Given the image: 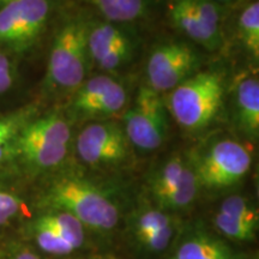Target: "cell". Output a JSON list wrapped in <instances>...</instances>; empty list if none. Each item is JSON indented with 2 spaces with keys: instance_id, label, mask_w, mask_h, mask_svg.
<instances>
[{
  "instance_id": "cell-1",
  "label": "cell",
  "mask_w": 259,
  "mask_h": 259,
  "mask_svg": "<svg viewBox=\"0 0 259 259\" xmlns=\"http://www.w3.org/2000/svg\"><path fill=\"white\" fill-rule=\"evenodd\" d=\"M47 202L58 211L76 218L87 228L111 232L119 221V211L101 189L78 178L56 181L47 194Z\"/></svg>"
},
{
  "instance_id": "cell-2",
  "label": "cell",
  "mask_w": 259,
  "mask_h": 259,
  "mask_svg": "<svg viewBox=\"0 0 259 259\" xmlns=\"http://www.w3.org/2000/svg\"><path fill=\"white\" fill-rule=\"evenodd\" d=\"M222 97V77L213 71H203L171 90L166 106L181 127L199 131L213 120L221 108Z\"/></svg>"
},
{
  "instance_id": "cell-3",
  "label": "cell",
  "mask_w": 259,
  "mask_h": 259,
  "mask_svg": "<svg viewBox=\"0 0 259 259\" xmlns=\"http://www.w3.org/2000/svg\"><path fill=\"white\" fill-rule=\"evenodd\" d=\"M89 25L73 19L60 29L52 47L47 83L60 92L71 93L83 84L88 66Z\"/></svg>"
},
{
  "instance_id": "cell-4",
  "label": "cell",
  "mask_w": 259,
  "mask_h": 259,
  "mask_svg": "<svg viewBox=\"0 0 259 259\" xmlns=\"http://www.w3.org/2000/svg\"><path fill=\"white\" fill-rule=\"evenodd\" d=\"M71 137L70 126L60 114L31 120L16 138L14 149L28 164L47 169L65 160Z\"/></svg>"
},
{
  "instance_id": "cell-5",
  "label": "cell",
  "mask_w": 259,
  "mask_h": 259,
  "mask_svg": "<svg viewBox=\"0 0 259 259\" xmlns=\"http://www.w3.org/2000/svg\"><path fill=\"white\" fill-rule=\"evenodd\" d=\"M125 135L131 143L144 151H153L166 141L168 108L160 93L142 87L136 101L125 114Z\"/></svg>"
},
{
  "instance_id": "cell-6",
  "label": "cell",
  "mask_w": 259,
  "mask_h": 259,
  "mask_svg": "<svg viewBox=\"0 0 259 259\" xmlns=\"http://www.w3.org/2000/svg\"><path fill=\"white\" fill-rule=\"evenodd\" d=\"M250 151L238 142H218L193 163L199 185L209 189H225L239 183L251 168Z\"/></svg>"
},
{
  "instance_id": "cell-7",
  "label": "cell",
  "mask_w": 259,
  "mask_h": 259,
  "mask_svg": "<svg viewBox=\"0 0 259 259\" xmlns=\"http://www.w3.org/2000/svg\"><path fill=\"white\" fill-rule=\"evenodd\" d=\"M50 0H14L0 8V44L25 50L34 44L50 16Z\"/></svg>"
},
{
  "instance_id": "cell-8",
  "label": "cell",
  "mask_w": 259,
  "mask_h": 259,
  "mask_svg": "<svg viewBox=\"0 0 259 259\" xmlns=\"http://www.w3.org/2000/svg\"><path fill=\"white\" fill-rule=\"evenodd\" d=\"M198 61V56L193 48L184 42L160 45L148 60L149 87L157 93L173 90L192 76Z\"/></svg>"
},
{
  "instance_id": "cell-9",
  "label": "cell",
  "mask_w": 259,
  "mask_h": 259,
  "mask_svg": "<svg viewBox=\"0 0 259 259\" xmlns=\"http://www.w3.org/2000/svg\"><path fill=\"white\" fill-rule=\"evenodd\" d=\"M168 11L173 24L196 44L209 51H216L221 46V21L208 2L169 0Z\"/></svg>"
},
{
  "instance_id": "cell-10",
  "label": "cell",
  "mask_w": 259,
  "mask_h": 259,
  "mask_svg": "<svg viewBox=\"0 0 259 259\" xmlns=\"http://www.w3.org/2000/svg\"><path fill=\"white\" fill-rule=\"evenodd\" d=\"M77 153L90 166L119 163L127 155V137L113 122L90 124L77 138Z\"/></svg>"
},
{
  "instance_id": "cell-11",
  "label": "cell",
  "mask_w": 259,
  "mask_h": 259,
  "mask_svg": "<svg viewBox=\"0 0 259 259\" xmlns=\"http://www.w3.org/2000/svg\"><path fill=\"white\" fill-rule=\"evenodd\" d=\"M126 100V90L118 80L97 76L87 80L77 90L73 111L84 118H108L124 108Z\"/></svg>"
},
{
  "instance_id": "cell-12",
  "label": "cell",
  "mask_w": 259,
  "mask_h": 259,
  "mask_svg": "<svg viewBox=\"0 0 259 259\" xmlns=\"http://www.w3.org/2000/svg\"><path fill=\"white\" fill-rule=\"evenodd\" d=\"M132 234L143 250L149 253H161L178 238L177 223L164 210L145 209L136 213Z\"/></svg>"
},
{
  "instance_id": "cell-13",
  "label": "cell",
  "mask_w": 259,
  "mask_h": 259,
  "mask_svg": "<svg viewBox=\"0 0 259 259\" xmlns=\"http://www.w3.org/2000/svg\"><path fill=\"white\" fill-rule=\"evenodd\" d=\"M170 259H234V255L221 239L196 228L181 236Z\"/></svg>"
},
{
  "instance_id": "cell-14",
  "label": "cell",
  "mask_w": 259,
  "mask_h": 259,
  "mask_svg": "<svg viewBox=\"0 0 259 259\" xmlns=\"http://www.w3.org/2000/svg\"><path fill=\"white\" fill-rule=\"evenodd\" d=\"M236 116L242 131L255 139L259 134V83L257 78H245L236 89Z\"/></svg>"
},
{
  "instance_id": "cell-15",
  "label": "cell",
  "mask_w": 259,
  "mask_h": 259,
  "mask_svg": "<svg viewBox=\"0 0 259 259\" xmlns=\"http://www.w3.org/2000/svg\"><path fill=\"white\" fill-rule=\"evenodd\" d=\"M127 46H132V44L126 32L111 22L89 27L88 53L97 66H100L113 51Z\"/></svg>"
},
{
  "instance_id": "cell-16",
  "label": "cell",
  "mask_w": 259,
  "mask_h": 259,
  "mask_svg": "<svg viewBox=\"0 0 259 259\" xmlns=\"http://www.w3.org/2000/svg\"><path fill=\"white\" fill-rule=\"evenodd\" d=\"M192 167L193 163L187 162L180 155H176L164 162L150 180V190L155 200H158L173 190Z\"/></svg>"
},
{
  "instance_id": "cell-17",
  "label": "cell",
  "mask_w": 259,
  "mask_h": 259,
  "mask_svg": "<svg viewBox=\"0 0 259 259\" xmlns=\"http://www.w3.org/2000/svg\"><path fill=\"white\" fill-rule=\"evenodd\" d=\"M40 220L61 236L74 251L82 247L85 240V227L76 218L65 211H57L41 216Z\"/></svg>"
},
{
  "instance_id": "cell-18",
  "label": "cell",
  "mask_w": 259,
  "mask_h": 259,
  "mask_svg": "<svg viewBox=\"0 0 259 259\" xmlns=\"http://www.w3.org/2000/svg\"><path fill=\"white\" fill-rule=\"evenodd\" d=\"M35 114L34 107L29 106L9 114L0 115V161L14 149L16 138Z\"/></svg>"
},
{
  "instance_id": "cell-19",
  "label": "cell",
  "mask_w": 259,
  "mask_h": 259,
  "mask_svg": "<svg viewBox=\"0 0 259 259\" xmlns=\"http://www.w3.org/2000/svg\"><path fill=\"white\" fill-rule=\"evenodd\" d=\"M109 22H132L147 10V0H90Z\"/></svg>"
},
{
  "instance_id": "cell-20",
  "label": "cell",
  "mask_w": 259,
  "mask_h": 259,
  "mask_svg": "<svg viewBox=\"0 0 259 259\" xmlns=\"http://www.w3.org/2000/svg\"><path fill=\"white\" fill-rule=\"evenodd\" d=\"M239 35L252 58H259V3L251 2L239 16Z\"/></svg>"
},
{
  "instance_id": "cell-21",
  "label": "cell",
  "mask_w": 259,
  "mask_h": 259,
  "mask_svg": "<svg viewBox=\"0 0 259 259\" xmlns=\"http://www.w3.org/2000/svg\"><path fill=\"white\" fill-rule=\"evenodd\" d=\"M213 225L223 236L236 241L254 240L258 229V227L248 225L221 211H218L213 216Z\"/></svg>"
},
{
  "instance_id": "cell-22",
  "label": "cell",
  "mask_w": 259,
  "mask_h": 259,
  "mask_svg": "<svg viewBox=\"0 0 259 259\" xmlns=\"http://www.w3.org/2000/svg\"><path fill=\"white\" fill-rule=\"evenodd\" d=\"M34 234L38 247L47 253L65 255L74 251L61 236L58 235L51 227L42 222L40 219L34 225Z\"/></svg>"
},
{
  "instance_id": "cell-23",
  "label": "cell",
  "mask_w": 259,
  "mask_h": 259,
  "mask_svg": "<svg viewBox=\"0 0 259 259\" xmlns=\"http://www.w3.org/2000/svg\"><path fill=\"white\" fill-rule=\"evenodd\" d=\"M219 211L232 218L240 220L248 225L258 227V211L250 202L241 196H231L226 198L220 205Z\"/></svg>"
},
{
  "instance_id": "cell-24",
  "label": "cell",
  "mask_w": 259,
  "mask_h": 259,
  "mask_svg": "<svg viewBox=\"0 0 259 259\" xmlns=\"http://www.w3.org/2000/svg\"><path fill=\"white\" fill-rule=\"evenodd\" d=\"M21 210V202L15 194L0 190V226L11 221Z\"/></svg>"
},
{
  "instance_id": "cell-25",
  "label": "cell",
  "mask_w": 259,
  "mask_h": 259,
  "mask_svg": "<svg viewBox=\"0 0 259 259\" xmlns=\"http://www.w3.org/2000/svg\"><path fill=\"white\" fill-rule=\"evenodd\" d=\"M14 84V69L5 54L0 53V95L8 92Z\"/></svg>"
},
{
  "instance_id": "cell-26",
  "label": "cell",
  "mask_w": 259,
  "mask_h": 259,
  "mask_svg": "<svg viewBox=\"0 0 259 259\" xmlns=\"http://www.w3.org/2000/svg\"><path fill=\"white\" fill-rule=\"evenodd\" d=\"M14 259H41L37 254H35L34 252L30 251H22L18 254H16Z\"/></svg>"
},
{
  "instance_id": "cell-27",
  "label": "cell",
  "mask_w": 259,
  "mask_h": 259,
  "mask_svg": "<svg viewBox=\"0 0 259 259\" xmlns=\"http://www.w3.org/2000/svg\"><path fill=\"white\" fill-rule=\"evenodd\" d=\"M212 2H215L216 4H232V3L240 2V0H212Z\"/></svg>"
},
{
  "instance_id": "cell-28",
  "label": "cell",
  "mask_w": 259,
  "mask_h": 259,
  "mask_svg": "<svg viewBox=\"0 0 259 259\" xmlns=\"http://www.w3.org/2000/svg\"><path fill=\"white\" fill-rule=\"evenodd\" d=\"M92 259H119L114 257V255H111V254H106V255H96V257H93Z\"/></svg>"
},
{
  "instance_id": "cell-29",
  "label": "cell",
  "mask_w": 259,
  "mask_h": 259,
  "mask_svg": "<svg viewBox=\"0 0 259 259\" xmlns=\"http://www.w3.org/2000/svg\"><path fill=\"white\" fill-rule=\"evenodd\" d=\"M11 2H14V0H0V8L6 4H9V3H11Z\"/></svg>"
}]
</instances>
